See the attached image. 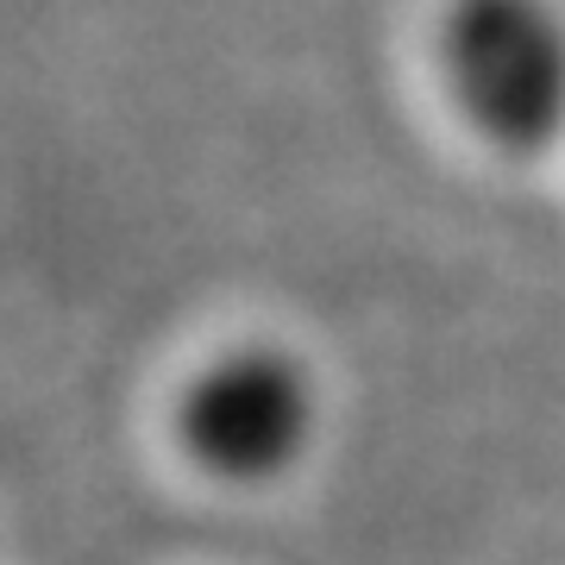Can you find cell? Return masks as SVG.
<instances>
[{
	"label": "cell",
	"mask_w": 565,
	"mask_h": 565,
	"mask_svg": "<svg viewBox=\"0 0 565 565\" xmlns=\"http://www.w3.org/2000/svg\"><path fill=\"white\" fill-rule=\"evenodd\" d=\"M321 427V390L289 345L239 340L207 352L177 390L170 434L214 484H277Z\"/></svg>",
	"instance_id": "6da1fadb"
},
{
	"label": "cell",
	"mask_w": 565,
	"mask_h": 565,
	"mask_svg": "<svg viewBox=\"0 0 565 565\" xmlns=\"http://www.w3.org/2000/svg\"><path fill=\"white\" fill-rule=\"evenodd\" d=\"M446 95L509 158L565 132V13L553 0H452L440 20Z\"/></svg>",
	"instance_id": "7a4b0ae2"
}]
</instances>
